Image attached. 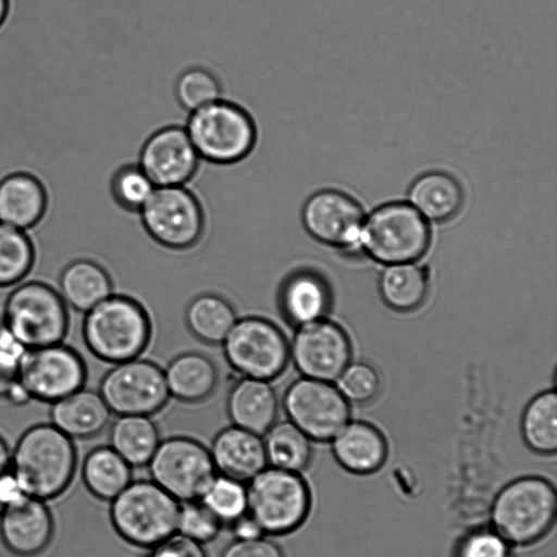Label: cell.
<instances>
[{"label":"cell","mask_w":557,"mask_h":557,"mask_svg":"<svg viewBox=\"0 0 557 557\" xmlns=\"http://www.w3.org/2000/svg\"><path fill=\"white\" fill-rule=\"evenodd\" d=\"M84 314L83 339L98 359L114 364L138 358L146 348L150 321L135 299L112 294Z\"/></svg>","instance_id":"4"},{"label":"cell","mask_w":557,"mask_h":557,"mask_svg":"<svg viewBox=\"0 0 557 557\" xmlns=\"http://www.w3.org/2000/svg\"><path fill=\"white\" fill-rule=\"evenodd\" d=\"M184 126L201 161L228 166L245 161L258 144V127L242 104L224 99L187 114Z\"/></svg>","instance_id":"3"},{"label":"cell","mask_w":557,"mask_h":557,"mask_svg":"<svg viewBox=\"0 0 557 557\" xmlns=\"http://www.w3.org/2000/svg\"><path fill=\"white\" fill-rule=\"evenodd\" d=\"M47 207L46 187L33 173L15 171L0 180V222L27 232L41 221Z\"/></svg>","instance_id":"20"},{"label":"cell","mask_w":557,"mask_h":557,"mask_svg":"<svg viewBox=\"0 0 557 557\" xmlns=\"http://www.w3.org/2000/svg\"><path fill=\"white\" fill-rule=\"evenodd\" d=\"M87 369L82 356L64 343L27 349L18 382L30 400L52 404L85 386Z\"/></svg>","instance_id":"13"},{"label":"cell","mask_w":557,"mask_h":557,"mask_svg":"<svg viewBox=\"0 0 557 557\" xmlns=\"http://www.w3.org/2000/svg\"><path fill=\"white\" fill-rule=\"evenodd\" d=\"M11 451L4 438L0 435V474L10 469Z\"/></svg>","instance_id":"46"},{"label":"cell","mask_w":557,"mask_h":557,"mask_svg":"<svg viewBox=\"0 0 557 557\" xmlns=\"http://www.w3.org/2000/svg\"><path fill=\"white\" fill-rule=\"evenodd\" d=\"M350 357L347 334L324 318L297 326L289 344V359L305 377L333 381L349 364Z\"/></svg>","instance_id":"16"},{"label":"cell","mask_w":557,"mask_h":557,"mask_svg":"<svg viewBox=\"0 0 557 557\" xmlns=\"http://www.w3.org/2000/svg\"><path fill=\"white\" fill-rule=\"evenodd\" d=\"M98 392L116 416L150 417L170 396L163 370L138 358L114 363L101 379Z\"/></svg>","instance_id":"12"},{"label":"cell","mask_w":557,"mask_h":557,"mask_svg":"<svg viewBox=\"0 0 557 557\" xmlns=\"http://www.w3.org/2000/svg\"><path fill=\"white\" fill-rule=\"evenodd\" d=\"M26 495L27 494L10 469L0 474V512L20 502Z\"/></svg>","instance_id":"44"},{"label":"cell","mask_w":557,"mask_h":557,"mask_svg":"<svg viewBox=\"0 0 557 557\" xmlns=\"http://www.w3.org/2000/svg\"><path fill=\"white\" fill-rule=\"evenodd\" d=\"M246 487L247 511L268 536L297 531L310 515L312 494L302 473L267 466Z\"/></svg>","instance_id":"6"},{"label":"cell","mask_w":557,"mask_h":557,"mask_svg":"<svg viewBox=\"0 0 557 557\" xmlns=\"http://www.w3.org/2000/svg\"><path fill=\"white\" fill-rule=\"evenodd\" d=\"M76 462L73 440L51 422L38 423L18 437L10 470L27 495L46 502L69 487Z\"/></svg>","instance_id":"1"},{"label":"cell","mask_w":557,"mask_h":557,"mask_svg":"<svg viewBox=\"0 0 557 557\" xmlns=\"http://www.w3.org/2000/svg\"><path fill=\"white\" fill-rule=\"evenodd\" d=\"M331 441L335 460L352 474L367 475L376 472L388 455L384 435L366 422L346 424Z\"/></svg>","instance_id":"21"},{"label":"cell","mask_w":557,"mask_h":557,"mask_svg":"<svg viewBox=\"0 0 557 557\" xmlns=\"http://www.w3.org/2000/svg\"><path fill=\"white\" fill-rule=\"evenodd\" d=\"M222 345L227 362L243 377L271 381L289 360V344L283 332L259 317L237 319Z\"/></svg>","instance_id":"10"},{"label":"cell","mask_w":557,"mask_h":557,"mask_svg":"<svg viewBox=\"0 0 557 557\" xmlns=\"http://www.w3.org/2000/svg\"><path fill=\"white\" fill-rule=\"evenodd\" d=\"M83 480L97 498L112 500L133 480V468L109 445L91 449L84 459Z\"/></svg>","instance_id":"30"},{"label":"cell","mask_w":557,"mask_h":557,"mask_svg":"<svg viewBox=\"0 0 557 557\" xmlns=\"http://www.w3.org/2000/svg\"><path fill=\"white\" fill-rule=\"evenodd\" d=\"M363 215L357 200L333 188L314 191L301 207L305 230L314 239L341 248L352 247L359 242Z\"/></svg>","instance_id":"17"},{"label":"cell","mask_w":557,"mask_h":557,"mask_svg":"<svg viewBox=\"0 0 557 557\" xmlns=\"http://www.w3.org/2000/svg\"><path fill=\"white\" fill-rule=\"evenodd\" d=\"M228 525L234 540H252L265 535L259 523L248 511Z\"/></svg>","instance_id":"45"},{"label":"cell","mask_w":557,"mask_h":557,"mask_svg":"<svg viewBox=\"0 0 557 557\" xmlns=\"http://www.w3.org/2000/svg\"><path fill=\"white\" fill-rule=\"evenodd\" d=\"M287 420L311 441H331L346 424L350 409L341 392L326 381L302 376L283 397Z\"/></svg>","instance_id":"14"},{"label":"cell","mask_w":557,"mask_h":557,"mask_svg":"<svg viewBox=\"0 0 557 557\" xmlns=\"http://www.w3.org/2000/svg\"><path fill=\"white\" fill-rule=\"evenodd\" d=\"M511 547L492 527L479 528L459 540L454 557H512Z\"/></svg>","instance_id":"40"},{"label":"cell","mask_w":557,"mask_h":557,"mask_svg":"<svg viewBox=\"0 0 557 557\" xmlns=\"http://www.w3.org/2000/svg\"><path fill=\"white\" fill-rule=\"evenodd\" d=\"M381 381L376 370L364 362L348 364L337 377V389L346 400L364 404L380 392Z\"/></svg>","instance_id":"39"},{"label":"cell","mask_w":557,"mask_h":557,"mask_svg":"<svg viewBox=\"0 0 557 557\" xmlns=\"http://www.w3.org/2000/svg\"><path fill=\"white\" fill-rule=\"evenodd\" d=\"M138 213L147 233L169 248L189 247L203 231V209L188 185L156 187Z\"/></svg>","instance_id":"11"},{"label":"cell","mask_w":557,"mask_h":557,"mask_svg":"<svg viewBox=\"0 0 557 557\" xmlns=\"http://www.w3.org/2000/svg\"><path fill=\"white\" fill-rule=\"evenodd\" d=\"M379 287L387 306L401 312L412 311L428 295V274L414 262L387 264L380 276Z\"/></svg>","instance_id":"31"},{"label":"cell","mask_w":557,"mask_h":557,"mask_svg":"<svg viewBox=\"0 0 557 557\" xmlns=\"http://www.w3.org/2000/svg\"><path fill=\"white\" fill-rule=\"evenodd\" d=\"M172 91L176 103L187 114L223 97L219 77L203 65L186 66L176 75Z\"/></svg>","instance_id":"35"},{"label":"cell","mask_w":557,"mask_h":557,"mask_svg":"<svg viewBox=\"0 0 557 557\" xmlns=\"http://www.w3.org/2000/svg\"><path fill=\"white\" fill-rule=\"evenodd\" d=\"M223 525L200 499L180 504L176 532L183 536L203 545L215 540Z\"/></svg>","instance_id":"38"},{"label":"cell","mask_w":557,"mask_h":557,"mask_svg":"<svg viewBox=\"0 0 557 557\" xmlns=\"http://www.w3.org/2000/svg\"><path fill=\"white\" fill-rule=\"evenodd\" d=\"M137 161H127L117 168L110 181L114 201L127 211L138 212L156 189Z\"/></svg>","instance_id":"36"},{"label":"cell","mask_w":557,"mask_h":557,"mask_svg":"<svg viewBox=\"0 0 557 557\" xmlns=\"http://www.w3.org/2000/svg\"><path fill=\"white\" fill-rule=\"evenodd\" d=\"M54 525L45 500L26 495L0 512V536L18 557H34L50 544Z\"/></svg>","instance_id":"18"},{"label":"cell","mask_w":557,"mask_h":557,"mask_svg":"<svg viewBox=\"0 0 557 557\" xmlns=\"http://www.w3.org/2000/svg\"><path fill=\"white\" fill-rule=\"evenodd\" d=\"M137 163L157 187L185 186L195 178L201 159L184 124L169 123L144 139Z\"/></svg>","instance_id":"15"},{"label":"cell","mask_w":557,"mask_h":557,"mask_svg":"<svg viewBox=\"0 0 557 557\" xmlns=\"http://www.w3.org/2000/svg\"><path fill=\"white\" fill-rule=\"evenodd\" d=\"M557 516L555 486L545 478L528 475L504 485L491 506V527L511 546L540 542Z\"/></svg>","instance_id":"2"},{"label":"cell","mask_w":557,"mask_h":557,"mask_svg":"<svg viewBox=\"0 0 557 557\" xmlns=\"http://www.w3.org/2000/svg\"><path fill=\"white\" fill-rule=\"evenodd\" d=\"M57 289L69 308L83 313L113 294L106 269L88 258L69 262L60 272Z\"/></svg>","instance_id":"24"},{"label":"cell","mask_w":557,"mask_h":557,"mask_svg":"<svg viewBox=\"0 0 557 557\" xmlns=\"http://www.w3.org/2000/svg\"><path fill=\"white\" fill-rule=\"evenodd\" d=\"M146 468L149 479L180 503L200 499L216 475L209 448L182 435L160 441Z\"/></svg>","instance_id":"9"},{"label":"cell","mask_w":557,"mask_h":557,"mask_svg":"<svg viewBox=\"0 0 557 557\" xmlns=\"http://www.w3.org/2000/svg\"><path fill=\"white\" fill-rule=\"evenodd\" d=\"M200 500L223 524H230L247 512L246 483L216 473Z\"/></svg>","instance_id":"37"},{"label":"cell","mask_w":557,"mask_h":557,"mask_svg":"<svg viewBox=\"0 0 557 557\" xmlns=\"http://www.w3.org/2000/svg\"><path fill=\"white\" fill-rule=\"evenodd\" d=\"M143 557H207L203 546L180 533L146 549Z\"/></svg>","instance_id":"43"},{"label":"cell","mask_w":557,"mask_h":557,"mask_svg":"<svg viewBox=\"0 0 557 557\" xmlns=\"http://www.w3.org/2000/svg\"><path fill=\"white\" fill-rule=\"evenodd\" d=\"M262 441L270 467L302 473L312 462V441L289 420L275 421Z\"/></svg>","instance_id":"29"},{"label":"cell","mask_w":557,"mask_h":557,"mask_svg":"<svg viewBox=\"0 0 557 557\" xmlns=\"http://www.w3.org/2000/svg\"><path fill=\"white\" fill-rule=\"evenodd\" d=\"M330 302L327 284L311 271H298L288 276L280 294L281 308L296 326L323 319Z\"/></svg>","instance_id":"26"},{"label":"cell","mask_w":557,"mask_h":557,"mask_svg":"<svg viewBox=\"0 0 557 557\" xmlns=\"http://www.w3.org/2000/svg\"><path fill=\"white\" fill-rule=\"evenodd\" d=\"M35 258V246L27 232L0 222V288L23 282Z\"/></svg>","instance_id":"34"},{"label":"cell","mask_w":557,"mask_h":557,"mask_svg":"<svg viewBox=\"0 0 557 557\" xmlns=\"http://www.w3.org/2000/svg\"><path fill=\"white\" fill-rule=\"evenodd\" d=\"M9 13V0H0V27L3 25Z\"/></svg>","instance_id":"47"},{"label":"cell","mask_w":557,"mask_h":557,"mask_svg":"<svg viewBox=\"0 0 557 557\" xmlns=\"http://www.w3.org/2000/svg\"><path fill=\"white\" fill-rule=\"evenodd\" d=\"M180 502L151 479L132 482L110 500V520L126 543L149 548L176 533Z\"/></svg>","instance_id":"5"},{"label":"cell","mask_w":557,"mask_h":557,"mask_svg":"<svg viewBox=\"0 0 557 557\" xmlns=\"http://www.w3.org/2000/svg\"><path fill=\"white\" fill-rule=\"evenodd\" d=\"M209 451L216 473L244 483L268 466L262 436L233 424L215 434Z\"/></svg>","instance_id":"19"},{"label":"cell","mask_w":557,"mask_h":557,"mask_svg":"<svg viewBox=\"0 0 557 557\" xmlns=\"http://www.w3.org/2000/svg\"><path fill=\"white\" fill-rule=\"evenodd\" d=\"M27 348L0 323V399L18 384V370Z\"/></svg>","instance_id":"41"},{"label":"cell","mask_w":557,"mask_h":557,"mask_svg":"<svg viewBox=\"0 0 557 557\" xmlns=\"http://www.w3.org/2000/svg\"><path fill=\"white\" fill-rule=\"evenodd\" d=\"M277 409L270 381L243 377L228 394L227 413L232 424L261 436L276 421Z\"/></svg>","instance_id":"23"},{"label":"cell","mask_w":557,"mask_h":557,"mask_svg":"<svg viewBox=\"0 0 557 557\" xmlns=\"http://www.w3.org/2000/svg\"><path fill=\"white\" fill-rule=\"evenodd\" d=\"M408 200L426 221L444 222L454 218L461 209L463 191L454 176L431 171L411 183Z\"/></svg>","instance_id":"25"},{"label":"cell","mask_w":557,"mask_h":557,"mask_svg":"<svg viewBox=\"0 0 557 557\" xmlns=\"http://www.w3.org/2000/svg\"><path fill=\"white\" fill-rule=\"evenodd\" d=\"M160 441L159 430L149 416H117L109 434V446L133 469L148 465Z\"/></svg>","instance_id":"28"},{"label":"cell","mask_w":557,"mask_h":557,"mask_svg":"<svg viewBox=\"0 0 557 557\" xmlns=\"http://www.w3.org/2000/svg\"><path fill=\"white\" fill-rule=\"evenodd\" d=\"M236 320L233 307L214 294L197 296L186 309L189 330L209 344H222Z\"/></svg>","instance_id":"32"},{"label":"cell","mask_w":557,"mask_h":557,"mask_svg":"<svg viewBox=\"0 0 557 557\" xmlns=\"http://www.w3.org/2000/svg\"><path fill=\"white\" fill-rule=\"evenodd\" d=\"M521 432L528 447L540 455L557 449V396L547 391L531 400L524 410Z\"/></svg>","instance_id":"33"},{"label":"cell","mask_w":557,"mask_h":557,"mask_svg":"<svg viewBox=\"0 0 557 557\" xmlns=\"http://www.w3.org/2000/svg\"><path fill=\"white\" fill-rule=\"evenodd\" d=\"M169 395L193 403L207 398L218 383V371L213 362L199 352H184L163 370Z\"/></svg>","instance_id":"27"},{"label":"cell","mask_w":557,"mask_h":557,"mask_svg":"<svg viewBox=\"0 0 557 557\" xmlns=\"http://www.w3.org/2000/svg\"><path fill=\"white\" fill-rule=\"evenodd\" d=\"M1 323L27 349L59 344L69 332V307L50 284L21 282L5 298Z\"/></svg>","instance_id":"7"},{"label":"cell","mask_w":557,"mask_h":557,"mask_svg":"<svg viewBox=\"0 0 557 557\" xmlns=\"http://www.w3.org/2000/svg\"><path fill=\"white\" fill-rule=\"evenodd\" d=\"M428 221L408 202H389L374 209L362 224L359 242L364 251L384 264L414 262L428 250Z\"/></svg>","instance_id":"8"},{"label":"cell","mask_w":557,"mask_h":557,"mask_svg":"<svg viewBox=\"0 0 557 557\" xmlns=\"http://www.w3.org/2000/svg\"><path fill=\"white\" fill-rule=\"evenodd\" d=\"M50 406V422L72 440L98 435L112 416L99 392L85 386Z\"/></svg>","instance_id":"22"},{"label":"cell","mask_w":557,"mask_h":557,"mask_svg":"<svg viewBox=\"0 0 557 557\" xmlns=\"http://www.w3.org/2000/svg\"><path fill=\"white\" fill-rule=\"evenodd\" d=\"M220 557H285V554L280 544L263 535L252 540H233Z\"/></svg>","instance_id":"42"}]
</instances>
